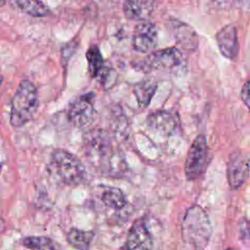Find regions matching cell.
Segmentation results:
<instances>
[{"label":"cell","mask_w":250,"mask_h":250,"mask_svg":"<svg viewBox=\"0 0 250 250\" xmlns=\"http://www.w3.org/2000/svg\"><path fill=\"white\" fill-rule=\"evenodd\" d=\"M156 89L157 83L153 79H145L134 85L133 92L140 107H146L150 104Z\"/></svg>","instance_id":"obj_16"},{"label":"cell","mask_w":250,"mask_h":250,"mask_svg":"<svg viewBox=\"0 0 250 250\" xmlns=\"http://www.w3.org/2000/svg\"><path fill=\"white\" fill-rule=\"evenodd\" d=\"M94 235L95 233L92 230H82L72 228L67 232L66 239L68 243L76 250H89Z\"/></svg>","instance_id":"obj_18"},{"label":"cell","mask_w":250,"mask_h":250,"mask_svg":"<svg viewBox=\"0 0 250 250\" xmlns=\"http://www.w3.org/2000/svg\"><path fill=\"white\" fill-rule=\"evenodd\" d=\"M22 245L32 250H56L54 241L47 236H27L22 239Z\"/></svg>","instance_id":"obj_20"},{"label":"cell","mask_w":250,"mask_h":250,"mask_svg":"<svg viewBox=\"0 0 250 250\" xmlns=\"http://www.w3.org/2000/svg\"><path fill=\"white\" fill-rule=\"evenodd\" d=\"M227 250H233V249H231V248H229V249H227Z\"/></svg>","instance_id":"obj_25"},{"label":"cell","mask_w":250,"mask_h":250,"mask_svg":"<svg viewBox=\"0 0 250 250\" xmlns=\"http://www.w3.org/2000/svg\"><path fill=\"white\" fill-rule=\"evenodd\" d=\"M173 33L178 44L186 50H194L198 45V37L194 29L188 24L181 21L173 23Z\"/></svg>","instance_id":"obj_14"},{"label":"cell","mask_w":250,"mask_h":250,"mask_svg":"<svg viewBox=\"0 0 250 250\" xmlns=\"http://www.w3.org/2000/svg\"><path fill=\"white\" fill-rule=\"evenodd\" d=\"M94 94L87 93L74 100L68 106V121L77 128H85L94 120Z\"/></svg>","instance_id":"obj_7"},{"label":"cell","mask_w":250,"mask_h":250,"mask_svg":"<svg viewBox=\"0 0 250 250\" xmlns=\"http://www.w3.org/2000/svg\"><path fill=\"white\" fill-rule=\"evenodd\" d=\"M1 171H2V164H1V162H0V174H1Z\"/></svg>","instance_id":"obj_24"},{"label":"cell","mask_w":250,"mask_h":250,"mask_svg":"<svg viewBox=\"0 0 250 250\" xmlns=\"http://www.w3.org/2000/svg\"><path fill=\"white\" fill-rule=\"evenodd\" d=\"M16 5L22 12L33 17H44L50 13L47 5L42 1H17Z\"/></svg>","instance_id":"obj_19"},{"label":"cell","mask_w":250,"mask_h":250,"mask_svg":"<svg viewBox=\"0 0 250 250\" xmlns=\"http://www.w3.org/2000/svg\"><path fill=\"white\" fill-rule=\"evenodd\" d=\"M2 81H3V78H2V75L0 74V84L2 83Z\"/></svg>","instance_id":"obj_23"},{"label":"cell","mask_w":250,"mask_h":250,"mask_svg":"<svg viewBox=\"0 0 250 250\" xmlns=\"http://www.w3.org/2000/svg\"><path fill=\"white\" fill-rule=\"evenodd\" d=\"M157 29L152 22H141L134 29L133 48L138 53L150 54L157 45Z\"/></svg>","instance_id":"obj_11"},{"label":"cell","mask_w":250,"mask_h":250,"mask_svg":"<svg viewBox=\"0 0 250 250\" xmlns=\"http://www.w3.org/2000/svg\"><path fill=\"white\" fill-rule=\"evenodd\" d=\"M100 197L105 207L114 210H120L127 204L126 197L122 190L114 187H104Z\"/></svg>","instance_id":"obj_17"},{"label":"cell","mask_w":250,"mask_h":250,"mask_svg":"<svg viewBox=\"0 0 250 250\" xmlns=\"http://www.w3.org/2000/svg\"><path fill=\"white\" fill-rule=\"evenodd\" d=\"M183 62V55L179 49L169 47L148 54L145 59L137 63V67L145 72L151 70L173 68Z\"/></svg>","instance_id":"obj_6"},{"label":"cell","mask_w":250,"mask_h":250,"mask_svg":"<svg viewBox=\"0 0 250 250\" xmlns=\"http://www.w3.org/2000/svg\"><path fill=\"white\" fill-rule=\"evenodd\" d=\"M211 232V223L205 210L199 205L189 207L182 223V236L185 243L192 250H204Z\"/></svg>","instance_id":"obj_2"},{"label":"cell","mask_w":250,"mask_h":250,"mask_svg":"<svg viewBox=\"0 0 250 250\" xmlns=\"http://www.w3.org/2000/svg\"><path fill=\"white\" fill-rule=\"evenodd\" d=\"M250 174V155L241 150L233 151L227 163V178L232 189L240 188Z\"/></svg>","instance_id":"obj_8"},{"label":"cell","mask_w":250,"mask_h":250,"mask_svg":"<svg viewBox=\"0 0 250 250\" xmlns=\"http://www.w3.org/2000/svg\"><path fill=\"white\" fill-rule=\"evenodd\" d=\"M86 152L95 165L108 173L120 172L124 167V159L120 152L113 149L112 143L104 131H95L86 140Z\"/></svg>","instance_id":"obj_1"},{"label":"cell","mask_w":250,"mask_h":250,"mask_svg":"<svg viewBox=\"0 0 250 250\" xmlns=\"http://www.w3.org/2000/svg\"><path fill=\"white\" fill-rule=\"evenodd\" d=\"M51 169L66 185L76 186L84 182L86 169L78 157L64 149H55L51 155Z\"/></svg>","instance_id":"obj_4"},{"label":"cell","mask_w":250,"mask_h":250,"mask_svg":"<svg viewBox=\"0 0 250 250\" xmlns=\"http://www.w3.org/2000/svg\"><path fill=\"white\" fill-rule=\"evenodd\" d=\"M210 161L209 148L204 135H198L192 142L185 163V175L188 181L198 179L206 170Z\"/></svg>","instance_id":"obj_5"},{"label":"cell","mask_w":250,"mask_h":250,"mask_svg":"<svg viewBox=\"0 0 250 250\" xmlns=\"http://www.w3.org/2000/svg\"><path fill=\"white\" fill-rule=\"evenodd\" d=\"M240 97L242 102L250 111V79L243 84L240 92Z\"/></svg>","instance_id":"obj_21"},{"label":"cell","mask_w":250,"mask_h":250,"mask_svg":"<svg viewBox=\"0 0 250 250\" xmlns=\"http://www.w3.org/2000/svg\"><path fill=\"white\" fill-rule=\"evenodd\" d=\"M86 58L90 75L99 80V82L104 88L110 87L114 83V71L113 69L104 65V59L98 46H91L86 53Z\"/></svg>","instance_id":"obj_9"},{"label":"cell","mask_w":250,"mask_h":250,"mask_svg":"<svg viewBox=\"0 0 250 250\" xmlns=\"http://www.w3.org/2000/svg\"><path fill=\"white\" fill-rule=\"evenodd\" d=\"M153 238L144 218L136 220L131 226L124 247L126 250H151Z\"/></svg>","instance_id":"obj_10"},{"label":"cell","mask_w":250,"mask_h":250,"mask_svg":"<svg viewBox=\"0 0 250 250\" xmlns=\"http://www.w3.org/2000/svg\"><path fill=\"white\" fill-rule=\"evenodd\" d=\"M154 3L152 1H126L123 4V12L129 20H146L152 12Z\"/></svg>","instance_id":"obj_15"},{"label":"cell","mask_w":250,"mask_h":250,"mask_svg":"<svg viewBox=\"0 0 250 250\" xmlns=\"http://www.w3.org/2000/svg\"><path fill=\"white\" fill-rule=\"evenodd\" d=\"M38 93L32 82H20L12 99L10 123L14 127H21L30 121L38 108Z\"/></svg>","instance_id":"obj_3"},{"label":"cell","mask_w":250,"mask_h":250,"mask_svg":"<svg viewBox=\"0 0 250 250\" xmlns=\"http://www.w3.org/2000/svg\"><path fill=\"white\" fill-rule=\"evenodd\" d=\"M147 126L164 136L172 135L179 126V120L177 116L168 110H158L147 116Z\"/></svg>","instance_id":"obj_13"},{"label":"cell","mask_w":250,"mask_h":250,"mask_svg":"<svg viewBox=\"0 0 250 250\" xmlns=\"http://www.w3.org/2000/svg\"><path fill=\"white\" fill-rule=\"evenodd\" d=\"M5 4H6L5 1H0V6H3V5H5Z\"/></svg>","instance_id":"obj_22"},{"label":"cell","mask_w":250,"mask_h":250,"mask_svg":"<svg viewBox=\"0 0 250 250\" xmlns=\"http://www.w3.org/2000/svg\"><path fill=\"white\" fill-rule=\"evenodd\" d=\"M216 41L221 54L229 59L234 60L238 54L237 28L233 23L223 26L216 34Z\"/></svg>","instance_id":"obj_12"}]
</instances>
